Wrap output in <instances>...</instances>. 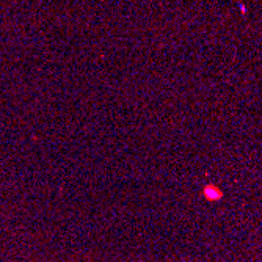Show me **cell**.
<instances>
[{"mask_svg": "<svg viewBox=\"0 0 262 262\" xmlns=\"http://www.w3.org/2000/svg\"><path fill=\"white\" fill-rule=\"evenodd\" d=\"M206 195H207V198H210V199H214V198H220V191L218 190H212V188H207L206 190Z\"/></svg>", "mask_w": 262, "mask_h": 262, "instance_id": "obj_1", "label": "cell"}]
</instances>
